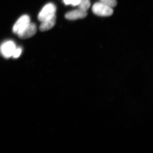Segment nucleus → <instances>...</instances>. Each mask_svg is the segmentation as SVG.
<instances>
[{"label": "nucleus", "mask_w": 153, "mask_h": 153, "mask_svg": "<svg viewBox=\"0 0 153 153\" xmlns=\"http://www.w3.org/2000/svg\"><path fill=\"white\" fill-rule=\"evenodd\" d=\"M100 1L113 7L117 5L116 0H100Z\"/></svg>", "instance_id": "10"}, {"label": "nucleus", "mask_w": 153, "mask_h": 153, "mask_svg": "<svg viewBox=\"0 0 153 153\" xmlns=\"http://www.w3.org/2000/svg\"><path fill=\"white\" fill-rule=\"evenodd\" d=\"M16 48V46L13 41H6L0 47V53L5 58H9L12 57Z\"/></svg>", "instance_id": "3"}, {"label": "nucleus", "mask_w": 153, "mask_h": 153, "mask_svg": "<svg viewBox=\"0 0 153 153\" xmlns=\"http://www.w3.org/2000/svg\"><path fill=\"white\" fill-rule=\"evenodd\" d=\"M90 6V0H79V4L77 6L79 10L87 12Z\"/></svg>", "instance_id": "8"}, {"label": "nucleus", "mask_w": 153, "mask_h": 153, "mask_svg": "<svg viewBox=\"0 0 153 153\" xmlns=\"http://www.w3.org/2000/svg\"><path fill=\"white\" fill-rule=\"evenodd\" d=\"M56 7L52 3H49L44 6L38 16V19L40 22L55 16Z\"/></svg>", "instance_id": "2"}, {"label": "nucleus", "mask_w": 153, "mask_h": 153, "mask_svg": "<svg viewBox=\"0 0 153 153\" xmlns=\"http://www.w3.org/2000/svg\"><path fill=\"white\" fill-rule=\"evenodd\" d=\"M92 11L94 13L100 16H109L113 13L112 7L100 1L95 3L93 5Z\"/></svg>", "instance_id": "1"}, {"label": "nucleus", "mask_w": 153, "mask_h": 153, "mask_svg": "<svg viewBox=\"0 0 153 153\" xmlns=\"http://www.w3.org/2000/svg\"><path fill=\"white\" fill-rule=\"evenodd\" d=\"M37 27L35 24L30 22L21 32L18 33L19 38L26 39L31 38L36 34Z\"/></svg>", "instance_id": "4"}, {"label": "nucleus", "mask_w": 153, "mask_h": 153, "mask_svg": "<svg viewBox=\"0 0 153 153\" xmlns=\"http://www.w3.org/2000/svg\"><path fill=\"white\" fill-rule=\"evenodd\" d=\"M30 22V17L27 15H24L20 17L15 23L13 28L14 33L17 34L22 31Z\"/></svg>", "instance_id": "5"}, {"label": "nucleus", "mask_w": 153, "mask_h": 153, "mask_svg": "<svg viewBox=\"0 0 153 153\" xmlns=\"http://www.w3.org/2000/svg\"><path fill=\"white\" fill-rule=\"evenodd\" d=\"M87 12H85L79 10H74L68 12L65 15V18L68 20H75L78 19H83L87 16Z\"/></svg>", "instance_id": "6"}, {"label": "nucleus", "mask_w": 153, "mask_h": 153, "mask_svg": "<svg viewBox=\"0 0 153 153\" xmlns=\"http://www.w3.org/2000/svg\"><path fill=\"white\" fill-rule=\"evenodd\" d=\"M56 23V16L46 19L41 22V24L39 27L40 31L42 32L48 31L52 29L55 26Z\"/></svg>", "instance_id": "7"}, {"label": "nucleus", "mask_w": 153, "mask_h": 153, "mask_svg": "<svg viewBox=\"0 0 153 153\" xmlns=\"http://www.w3.org/2000/svg\"><path fill=\"white\" fill-rule=\"evenodd\" d=\"M22 49L21 47H18V48L16 47L14 51L13 54L12 55V57L15 58H18L22 54Z\"/></svg>", "instance_id": "11"}, {"label": "nucleus", "mask_w": 153, "mask_h": 153, "mask_svg": "<svg viewBox=\"0 0 153 153\" xmlns=\"http://www.w3.org/2000/svg\"><path fill=\"white\" fill-rule=\"evenodd\" d=\"M79 0H63V3L66 5H71L73 6L78 5Z\"/></svg>", "instance_id": "9"}]
</instances>
